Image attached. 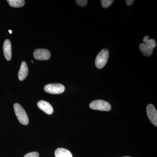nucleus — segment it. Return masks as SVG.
Wrapping results in <instances>:
<instances>
[{"label":"nucleus","mask_w":157,"mask_h":157,"mask_svg":"<svg viewBox=\"0 0 157 157\" xmlns=\"http://www.w3.org/2000/svg\"><path fill=\"white\" fill-rule=\"evenodd\" d=\"M14 108L15 115L20 122L25 125H27L29 122L28 117L22 106L16 103L14 104Z\"/></svg>","instance_id":"nucleus-1"},{"label":"nucleus","mask_w":157,"mask_h":157,"mask_svg":"<svg viewBox=\"0 0 157 157\" xmlns=\"http://www.w3.org/2000/svg\"><path fill=\"white\" fill-rule=\"evenodd\" d=\"M109 56V51L107 49H103L98 53L95 62L96 67L98 69H101L104 67L107 64Z\"/></svg>","instance_id":"nucleus-2"},{"label":"nucleus","mask_w":157,"mask_h":157,"mask_svg":"<svg viewBox=\"0 0 157 157\" xmlns=\"http://www.w3.org/2000/svg\"><path fill=\"white\" fill-rule=\"evenodd\" d=\"M91 109L101 111H109L111 109L110 104L103 100H95L90 104Z\"/></svg>","instance_id":"nucleus-3"},{"label":"nucleus","mask_w":157,"mask_h":157,"mask_svg":"<svg viewBox=\"0 0 157 157\" xmlns=\"http://www.w3.org/2000/svg\"><path fill=\"white\" fill-rule=\"evenodd\" d=\"M65 90V86L60 83H52L46 85L44 87V90L46 93L52 94H62Z\"/></svg>","instance_id":"nucleus-4"},{"label":"nucleus","mask_w":157,"mask_h":157,"mask_svg":"<svg viewBox=\"0 0 157 157\" xmlns=\"http://www.w3.org/2000/svg\"><path fill=\"white\" fill-rule=\"evenodd\" d=\"M147 113L149 119L153 124L157 126V111L153 104H148L147 107Z\"/></svg>","instance_id":"nucleus-5"},{"label":"nucleus","mask_w":157,"mask_h":157,"mask_svg":"<svg viewBox=\"0 0 157 157\" xmlns=\"http://www.w3.org/2000/svg\"><path fill=\"white\" fill-rule=\"evenodd\" d=\"M33 55L35 58L39 60H47L51 57L50 52L46 49H37L34 51Z\"/></svg>","instance_id":"nucleus-6"},{"label":"nucleus","mask_w":157,"mask_h":157,"mask_svg":"<svg viewBox=\"0 0 157 157\" xmlns=\"http://www.w3.org/2000/svg\"><path fill=\"white\" fill-rule=\"evenodd\" d=\"M38 107L45 112L46 114H52L53 112V109L52 106L49 103L44 101H39L37 104Z\"/></svg>","instance_id":"nucleus-7"},{"label":"nucleus","mask_w":157,"mask_h":157,"mask_svg":"<svg viewBox=\"0 0 157 157\" xmlns=\"http://www.w3.org/2000/svg\"><path fill=\"white\" fill-rule=\"evenodd\" d=\"M3 52H4V56L8 61L11 59V42L9 39H6L4 42L3 45Z\"/></svg>","instance_id":"nucleus-8"},{"label":"nucleus","mask_w":157,"mask_h":157,"mask_svg":"<svg viewBox=\"0 0 157 157\" xmlns=\"http://www.w3.org/2000/svg\"><path fill=\"white\" fill-rule=\"evenodd\" d=\"M28 67L25 62H22L18 73V78L20 81L24 80L28 74Z\"/></svg>","instance_id":"nucleus-9"},{"label":"nucleus","mask_w":157,"mask_h":157,"mask_svg":"<svg viewBox=\"0 0 157 157\" xmlns=\"http://www.w3.org/2000/svg\"><path fill=\"white\" fill-rule=\"evenodd\" d=\"M56 157H73L71 152L67 149L58 148L55 151Z\"/></svg>","instance_id":"nucleus-10"},{"label":"nucleus","mask_w":157,"mask_h":157,"mask_svg":"<svg viewBox=\"0 0 157 157\" xmlns=\"http://www.w3.org/2000/svg\"><path fill=\"white\" fill-rule=\"evenodd\" d=\"M139 49L143 53L144 55L146 56H149L153 53V49L149 48L144 43H140L139 45Z\"/></svg>","instance_id":"nucleus-11"},{"label":"nucleus","mask_w":157,"mask_h":157,"mask_svg":"<svg viewBox=\"0 0 157 157\" xmlns=\"http://www.w3.org/2000/svg\"><path fill=\"white\" fill-rule=\"evenodd\" d=\"M143 40L144 44L149 48L152 49L155 48L156 46V43L154 39H149L148 36H147L144 38Z\"/></svg>","instance_id":"nucleus-12"},{"label":"nucleus","mask_w":157,"mask_h":157,"mask_svg":"<svg viewBox=\"0 0 157 157\" xmlns=\"http://www.w3.org/2000/svg\"><path fill=\"white\" fill-rule=\"evenodd\" d=\"M9 5L14 8H20L24 6L25 2L24 0H8Z\"/></svg>","instance_id":"nucleus-13"},{"label":"nucleus","mask_w":157,"mask_h":157,"mask_svg":"<svg viewBox=\"0 0 157 157\" xmlns=\"http://www.w3.org/2000/svg\"><path fill=\"white\" fill-rule=\"evenodd\" d=\"M101 5L104 8H107L112 5L114 2L113 0H101Z\"/></svg>","instance_id":"nucleus-14"},{"label":"nucleus","mask_w":157,"mask_h":157,"mask_svg":"<svg viewBox=\"0 0 157 157\" xmlns=\"http://www.w3.org/2000/svg\"><path fill=\"white\" fill-rule=\"evenodd\" d=\"M87 0H76V4L81 7H84L86 6L87 4Z\"/></svg>","instance_id":"nucleus-15"},{"label":"nucleus","mask_w":157,"mask_h":157,"mask_svg":"<svg viewBox=\"0 0 157 157\" xmlns=\"http://www.w3.org/2000/svg\"><path fill=\"white\" fill-rule=\"evenodd\" d=\"M39 154L37 152H32L27 154L24 157H39Z\"/></svg>","instance_id":"nucleus-16"},{"label":"nucleus","mask_w":157,"mask_h":157,"mask_svg":"<svg viewBox=\"0 0 157 157\" xmlns=\"http://www.w3.org/2000/svg\"><path fill=\"white\" fill-rule=\"evenodd\" d=\"M134 2V1H133V0H127V1H126L127 5L128 6H132Z\"/></svg>","instance_id":"nucleus-17"},{"label":"nucleus","mask_w":157,"mask_h":157,"mask_svg":"<svg viewBox=\"0 0 157 157\" xmlns=\"http://www.w3.org/2000/svg\"><path fill=\"white\" fill-rule=\"evenodd\" d=\"M9 33H10V34H12V31L9 30Z\"/></svg>","instance_id":"nucleus-18"},{"label":"nucleus","mask_w":157,"mask_h":157,"mask_svg":"<svg viewBox=\"0 0 157 157\" xmlns=\"http://www.w3.org/2000/svg\"><path fill=\"white\" fill-rule=\"evenodd\" d=\"M31 62H32V63H34V62L33 61H31Z\"/></svg>","instance_id":"nucleus-19"},{"label":"nucleus","mask_w":157,"mask_h":157,"mask_svg":"<svg viewBox=\"0 0 157 157\" xmlns=\"http://www.w3.org/2000/svg\"><path fill=\"white\" fill-rule=\"evenodd\" d=\"M131 157L126 156V157Z\"/></svg>","instance_id":"nucleus-20"}]
</instances>
